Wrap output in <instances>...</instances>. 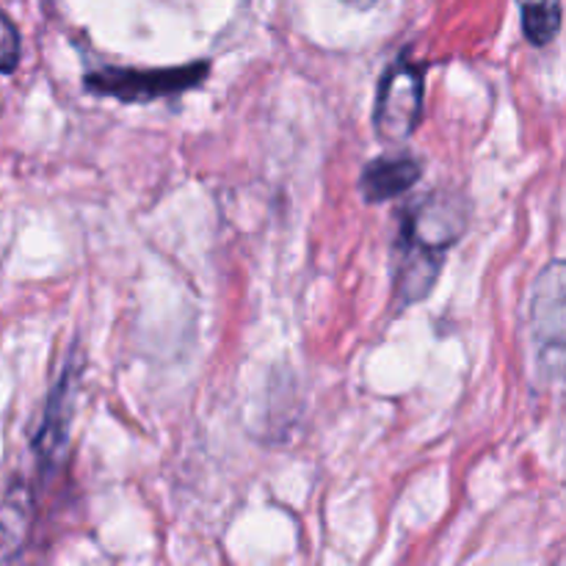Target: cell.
I'll return each mask as SVG.
<instances>
[{"instance_id": "5", "label": "cell", "mask_w": 566, "mask_h": 566, "mask_svg": "<svg viewBox=\"0 0 566 566\" xmlns=\"http://www.w3.org/2000/svg\"><path fill=\"white\" fill-rule=\"evenodd\" d=\"M420 175H423L420 160L409 158V155H387V158L370 160L365 166L359 188L368 202H387V199H396L398 193L409 191L420 180Z\"/></svg>"}, {"instance_id": "1", "label": "cell", "mask_w": 566, "mask_h": 566, "mask_svg": "<svg viewBox=\"0 0 566 566\" xmlns=\"http://www.w3.org/2000/svg\"><path fill=\"white\" fill-rule=\"evenodd\" d=\"M468 227V208L451 191L420 199L401 224L396 263V302H423L437 285L446 254Z\"/></svg>"}, {"instance_id": "7", "label": "cell", "mask_w": 566, "mask_h": 566, "mask_svg": "<svg viewBox=\"0 0 566 566\" xmlns=\"http://www.w3.org/2000/svg\"><path fill=\"white\" fill-rule=\"evenodd\" d=\"M523 33L531 44L545 48L562 31V0H517Z\"/></svg>"}, {"instance_id": "6", "label": "cell", "mask_w": 566, "mask_h": 566, "mask_svg": "<svg viewBox=\"0 0 566 566\" xmlns=\"http://www.w3.org/2000/svg\"><path fill=\"white\" fill-rule=\"evenodd\" d=\"M75 374L64 370L59 387L50 392V401L44 407L42 426L36 431V453L42 462H55L59 453L64 451L66 429H70L72 418V392H75Z\"/></svg>"}, {"instance_id": "10", "label": "cell", "mask_w": 566, "mask_h": 566, "mask_svg": "<svg viewBox=\"0 0 566 566\" xmlns=\"http://www.w3.org/2000/svg\"><path fill=\"white\" fill-rule=\"evenodd\" d=\"M343 3L354 6V9H370V6H376L379 0H343Z\"/></svg>"}, {"instance_id": "8", "label": "cell", "mask_w": 566, "mask_h": 566, "mask_svg": "<svg viewBox=\"0 0 566 566\" xmlns=\"http://www.w3.org/2000/svg\"><path fill=\"white\" fill-rule=\"evenodd\" d=\"M0 528H3V558L11 562L17 556L14 547H22L28 528V492L22 484H9L0 514Z\"/></svg>"}, {"instance_id": "4", "label": "cell", "mask_w": 566, "mask_h": 566, "mask_svg": "<svg viewBox=\"0 0 566 566\" xmlns=\"http://www.w3.org/2000/svg\"><path fill=\"white\" fill-rule=\"evenodd\" d=\"M531 332L542 346L566 348V260L551 263L531 291Z\"/></svg>"}, {"instance_id": "3", "label": "cell", "mask_w": 566, "mask_h": 566, "mask_svg": "<svg viewBox=\"0 0 566 566\" xmlns=\"http://www.w3.org/2000/svg\"><path fill=\"white\" fill-rule=\"evenodd\" d=\"M423 116V72L409 61H396L385 72L376 97L374 122L385 142H407Z\"/></svg>"}, {"instance_id": "9", "label": "cell", "mask_w": 566, "mask_h": 566, "mask_svg": "<svg viewBox=\"0 0 566 566\" xmlns=\"http://www.w3.org/2000/svg\"><path fill=\"white\" fill-rule=\"evenodd\" d=\"M17 55H20V36H17V28L9 17H3V50H0V59H3V72L11 75L17 66Z\"/></svg>"}, {"instance_id": "2", "label": "cell", "mask_w": 566, "mask_h": 566, "mask_svg": "<svg viewBox=\"0 0 566 566\" xmlns=\"http://www.w3.org/2000/svg\"><path fill=\"white\" fill-rule=\"evenodd\" d=\"M208 75V64L171 66V70H119L108 66L86 75V88L105 97H116L122 103H153L158 97L186 92L202 83Z\"/></svg>"}]
</instances>
